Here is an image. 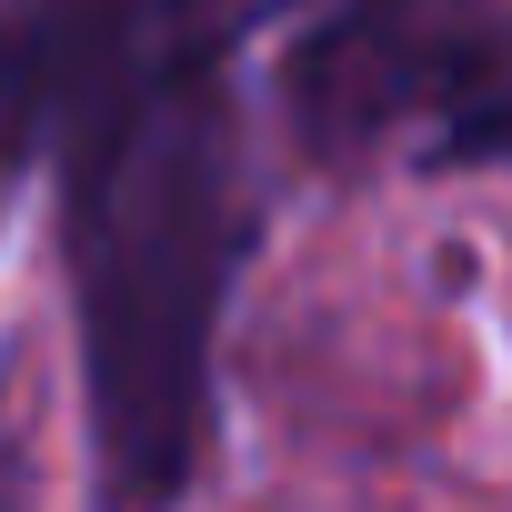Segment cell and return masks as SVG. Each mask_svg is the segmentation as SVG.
Wrapping results in <instances>:
<instances>
[{"instance_id": "1", "label": "cell", "mask_w": 512, "mask_h": 512, "mask_svg": "<svg viewBox=\"0 0 512 512\" xmlns=\"http://www.w3.org/2000/svg\"><path fill=\"white\" fill-rule=\"evenodd\" d=\"M61 251L81 302L91 472L111 512H171L211 452V332L251 251L221 61L161 71L71 131Z\"/></svg>"}]
</instances>
